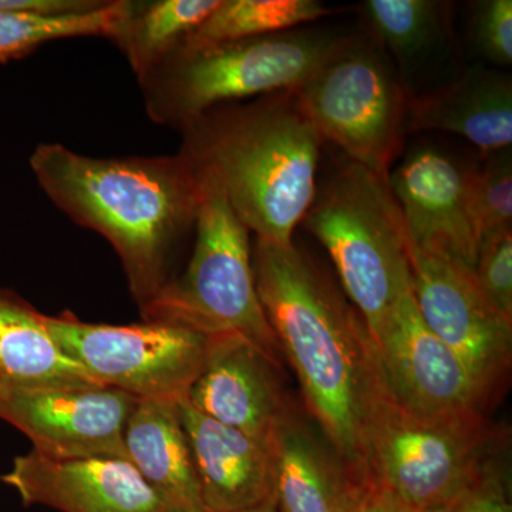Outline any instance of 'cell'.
I'll use <instances>...</instances> for the list:
<instances>
[{
  "mask_svg": "<svg viewBox=\"0 0 512 512\" xmlns=\"http://www.w3.org/2000/svg\"><path fill=\"white\" fill-rule=\"evenodd\" d=\"M256 292L306 409L363 490L369 488L365 436L383 387L365 320L325 271L295 244L256 239Z\"/></svg>",
  "mask_w": 512,
  "mask_h": 512,
  "instance_id": "obj_1",
  "label": "cell"
},
{
  "mask_svg": "<svg viewBox=\"0 0 512 512\" xmlns=\"http://www.w3.org/2000/svg\"><path fill=\"white\" fill-rule=\"evenodd\" d=\"M29 164L60 211L110 242L144 308L173 279L175 252L194 231L200 204L194 165L180 153L97 158L59 143L39 144Z\"/></svg>",
  "mask_w": 512,
  "mask_h": 512,
  "instance_id": "obj_2",
  "label": "cell"
},
{
  "mask_svg": "<svg viewBox=\"0 0 512 512\" xmlns=\"http://www.w3.org/2000/svg\"><path fill=\"white\" fill-rule=\"evenodd\" d=\"M180 133L178 153L220 185L256 239L292 244L316 197L323 144L292 90L215 107Z\"/></svg>",
  "mask_w": 512,
  "mask_h": 512,
  "instance_id": "obj_3",
  "label": "cell"
},
{
  "mask_svg": "<svg viewBox=\"0 0 512 512\" xmlns=\"http://www.w3.org/2000/svg\"><path fill=\"white\" fill-rule=\"evenodd\" d=\"M346 40L299 28L220 45L180 46L140 83L148 117L181 131L215 107L295 90Z\"/></svg>",
  "mask_w": 512,
  "mask_h": 512,
  "instance_id": "obj_4",
  "label": "cell"
},
{
  "mask_svg": "<svg viewBox=\"0 0 512 512\" xmlns=\"http://www.w3.org/2000/svg\"><path fill=\"white\" fill-rule=\"evenodd\" d=\"M303 222L373 338L413 285L409 238L389 181L348 160L316 190Z\"/></svg>",
  "mask_w": 512,
  "mask_h": 512,
  "instance_id": "obj_5",
  "label": "cell"
},
{
  "mask_svg": "<svg viewBox=\"0 0 512 512\" xmlns=\"http://www.w3.org/2000/svg\"><path fill=\"white\" fill-rule=\"evenodd\" d=\"M504 430L485 414L424 420L380 390L365 436L369 488L413 512H436L501 463Z\"/></svg>",
  "mask_w": 512,
  "mask_h": 512,
  "instance_id": "obj_6",
  "label": "cell"
},
{
  "mask_svg": "<svg viewBox=\"0 0 512 512\" xmlns=\"http://www.w3.org/2000/svg\"><path fill=\"white\" fill-rule=\"evenodd\" d=\"M195 171L200 204L190 262L183 275L168 281L140 309L141 318L207 336H241L281 365V349L256 292L251 232L228 204L220 185Z\"/></svg>",
  "mask_w": 512,
  "mask_h": 512,
  "instance_id": "obj_7",
  "label": "cell"
},
{
  "mask_svg": "<svg viewBox=\"0 0 512 512\" xmlns=\"http://www.w3.org/2000/svg\"><path fill=\"white\" fill-rule=\"evenodd\" d=\"M292 92L323 143L389 181L403 153L410 96L369 43L348 37Z\"/></svg>",
  "mask_w": 512,
  "mask_h": 512,
  "instance_id": "obj_8",
  "label": "cell"
},
{
  "mask_svg": "<svg viewBox=\"0 0 512 512\" xmlns=\"http://www.w3.org/2000/svg\"><path fill=\"white\" fill-rule=\"evenodd\" d=\"M43 319L64 355L94 382L137 399H183L211 343V336L168 323L101 325L70 312Z\"/></svg>",
  "mask_w": 512,
  "mask_h": 512,
  "instance_id": "obj_9",
  "label": "cell"
},
{
  "mask_svg": "<svg viewBox=\"0 0 512 512\" xmlns=\"http://www.w3.org/2000/svg\"><path fill=\"white\" fill-rule=\"evenodd\" d=\"M409 252L421 318L456 353L493 404L510 380L512 322L488 301L470 268L410 244Z\"/></svg>",
  "mask_w": 512,
  "mask_h": 512,
  "instance_id": "obj_10",
  "label": "cell"
},
{
  "mask_svg": "<svg viewBox=\"0 0 512 512\" xmlns=\"http://www.w3.org/2000/svg\"><path fill=\"white\" fill-rule=\"evenodd\" d=\"M384 389L404 412L424 420L485 414L483 390L424 323L410 291L373 336Z\"/></svg>",
  "mask_w": 512,
  "mask_h": 512,
  "instance_id": "obj_11",
  "label": "cell"
},
{
  "mask_svg": "<svg viewBox=\"0 0 512 512\" xmlns=\"http://www.w3.org/2000/svg\"><path fill=\"white\" fill-rule=\"evenodd\" d=\"M137 397L110 387L0 392V419L55 460L126 458L124 427Z\"/></svg>",
  "mask_w": 512,
  "mask_h": 512,
  "instance_id": "obj_12",
  "label": "cell"
},
{
  "mask_svg": "<svg viewBox=\"0 0 512 512\" xmlns=\"http://www.w3.org/2000/svg\"><path fill=\"white\" fill-rule=\"evenodd\" d=\"M468 168L433 146L413 148L389 175L410 247L474 271L478 239L470 202Z\"/></svg>",
  "mask_w": 512,
  "mask_h": 512,
  "instance_id": "obj_13",
  "label": "cell"
},
{
  "mask_svg": "<svg viewBox=\"0 0 512 512\" xmlns=\"http://www.w3.org/2000/svg\"><path fill=\"white\" fill-rule=\"evenodd\" d=\"M279 370L281 365L247 339L211 336L204 365L184 399L204 416L269 444L295 407Z\"/></svg>",
  "mask_w": 512,
  "mask_h": 512,
  "instance_id": "obj_14",
  "label": "cell"
},
{
  "mask_svg": "<svg viewBox=\"0 0 512 512\" xmlns=\"http://www.w3.org/2000/svg\"><path fill=\"white\" fill-rule=\"evenodd\" d=\"M2 481L25 505L60 512H165L167 505L133 464L120 457L55 460L30 451Z\"/></svg>",
  "mask_w": 512,
  "mask_h": 512,
  "instance_id": "obj_15",
  "label": "cell"
},
{
  "mask_svg": "<svg viewBox=\"0 0 512 512\" xmlns=\"http://www.w3.org/2000/svg\"><path fill=\"white\" fill-rule=\"evenodd\" d=\"M178 409L208 511L238 512L275 503L271 443L204 416L184 397Z\"/></svg>",
  "mask_w": 512,
  "mask_h": 512,
  "instance_id": "obj_16",
  "label": "cell"
},
{
  "mask_svg": "<svg viewBox=\"0 0 512 512\" xmlns=\"http://www.w3.org/2000/svg\"><path fill=\"white\" fill-rule=\"evenodd\" d=\"M271 451L278 512H349L366 491L296 406L272 434Z\"/></svg>",
  "mask_w": 512,
  "mask_h": 512,
  "instance_id": "obj_17",
  "label": "cell"
},
{
  "mask_svg": "<svg viewBox=\"0 0 512 512\" xmlns=\"http://www.w3.org/2000/svg\"><path fill=\"white\" fill-rule=\"evenodd\" d=\"M416 131L456 134L484 156L511 148V77L494 70L473 69L457 82L410 97L407 133Z\"/></svg>",
  "mask_w": 512,
  "mask_h": 512,
  "instance_id": "obj_18",
  "label": "cell"
},
{
  "mask_svg": "<svg viewBox=\"0 0 512 512\" xmlns=\"http://www.w3.org/2000/svg\"><path fill=\"white\" fill-rule=\"evenodd\" d=\"M123 443L127 460L168 510L204 507L178 400L137 399Z\"/></svg>",
  "mask_w": 512,
  "mask_h": 512,
  "instance_id": "obj_19",
  "label": "cell"
},
{
  "mask_svg": "<svg viewBox=\"0 0 512 512\" xmlns=\"http://www.w3.org/2000/svg\"><path fill=\"white\" fill-rule=\"evenodd\" d=\"M40 313L15 292L0 288V384L3 389L103 387L67 357Z\"/></svg>",
  "mask_w": 512,
  "mask_h": 512,
  "instance_id": "obj_20",
  "label": "cell"
},
{
  "mask_svg": "<svg viewBox=\"0 0 512 512\" xmlns=\"http://www.w3.org/2000/svg\"><path fill=\"white\" fill-rule=\"evenodd\" d=\"M218 3L220 0H131V8L114 29L110 42L126 56L138 84L143 83Z\"/></svg>",
  "mask_w": 512,
  "mask_h": 512,
  "instance_id": "obj_21",
  "label": "cell"
},
{
  "mask_svg": "<svg viewBox=\"0 0 512 512\" xmlns=\"http://www.w3.org/2000/svg\"><path fill=\"white\" fill-rule=\"evenodd\" d=\"M338 12L318 0H220L207 19L181 46L201 47L235 42L303 28Z\"/></svg>",
  "mask_w": 512,
  "mask_h": 512,
  "instance_id": "obj_22",
  "label": "cell"
},
{
  "mask_svg": "<svg viewBox=\"0 0 512 512\" xmlns=\"http://www.w3.org/2000/svg\"><path fill=\"white\" fill-rule=\"evenodd\" d=\"M131 0H107L100 8L74 15H9L0 13V64L32 55L39 47L73 37L110 40Z\"/></svg>",
  "mask_w": 512,
  "mask_h": 512,
  "instance_id": "obj_23",
  "label": "cell"
},
{
  "mask_svg": "<svg viewBox=\"0 0 512 512\" xmlns=\"http://www.w3.org/2000/svg\"><path fill=\"white\" fill-rule=\"evenodd\" d=\"M448 3L436 0H366L369 29L397 59H413L439 40Z\"/></svg>",
  "mask_w": 512,
  "mask_h": 512,
  "instance_id": "obj_24",
  "label": "cell"
},
{
  "mask_svg": "<svg viewBox=\"0 0 512 512\" xmlns=\"http://www.w3.org/2000/svg\"><path fill=\"white\" fill-rule=\"evenodd\" d=\"M468 202L480 242L512 228L511 148L484 156L468 168Z\"/></svg>",
  "mask_w": 512,
  "mask_h": 512,
  "instance_id": "obj_25",
  "label": "cell"
},
{
  "mask_svg": "<svg viewBox=\"0 0 512 512\" xmlns=\"http://www.w3.org/2000/svg\"><path fill=\"white\" fill-rule=\"evenodd\" d=\"M474 276L488 301L512 322V228L480 242Z\"/></svg>",
  "mask_w": 512,
  "mask_h": 512,
  "instance_id": "obj_26",
  "label": "cell"
},
{
  "mask_svg": "<svg viewBox=\"0 0 512 512\" xmlns=\"http://www.w3.org/2000/svg\"><path fill=\"white\" fill-rule=\"evenodd\" d=\"M474 43L478 52L493 63L512 62V2L485 0L477 5L473 22Z\"/></svg>",
  "mask_w": 512,
  "mask_h": 512,
  "instance_id": "obj_27",
  "label": "cell"
},
{
  "mask_svg": "<svg viewBox=\"0 0 512 512\" xmlns=\"http://www.w3.org/2000/svg\"><path fill=\"white\" fill-rule=\"evenodd\" d=\"M436 512H512L507 468L503 463L491 468L481 480Z\"/></svg>",
  "mask_w": 512,
  "mask_h": 512,
  "instance_id": "obj_28",
  "label": "cell"
},
{
  "mask_svg": "<svg viewBox=\"0 0 512 512\" xmlns=\"http://www.w3.org/2000/svg\"><path fill=\"white\" fill-rule=\"evenodd\" d=\"M107 0H0V13L9 15L63 16L89 12Z\"/></svg>",
  "mask_w": 512,
  "mask_h": 512,
  "instance_id": "obj_29",
  "label": "cell"
},
{
  "mask_svg": "<svg viewBox=\"0 0 512 512\" xmlns=\"http://www.w3.org/2000/svg\"><path fill=\"white\" fill-rule=\"evenodd\" d=\"M349 512H413L404 505L397 503L392 497L382 491L369 488L360 495L359 500L350 508Z\"/></svg>",
  "mask_w": 512,
  "mask_h": 512,
  "instance_id": "obj_30",
  "label": "cell"
},
{
  "mask_svg": "<svg viewBox=\"0 0 512 512\" xmlns=\"http://www.w3.org/2000/svg\"><path fill=\"white\" fill-rule=\"evenodd\" d=\"M238 512H278L276 510L275 503H265L261 505H256V507L247 508V510H242Z\"/></svg>",
  "mask_w": 512,
  "mask_h": 512,
  "instance_id": "obj_31",
  "label": "cell"
},
{
  "mask_svg": "<svg viewBox=\"0 0 512 512\" xmlns=\"http://www.w3.org/2000/svg\"><path fill=\"white\" fill-rule=\"evenodd\" d=\"M165 512H210L205 507L184 508V510H167Z\"/></svg>",
  "mask_w": 512,
  "mask_h": 512,
  "instance_id": "obj_32",
  "label": "cell"
},
{
  "mask_svg": "<svg viewBox=\"0 0 512 512\" xmlns=\"http://www.w3.org/2000/svg\"><path fill=\"white\" fill-rule=\"evenodd\" d=\"M3 390V387H2V384H0V392H2Z\"/></svg>",
  "mask_w": 512,
  "mask_h": 512,
  "instance_id": "obj_33",
  "label": "cell"
}]
</instances>
